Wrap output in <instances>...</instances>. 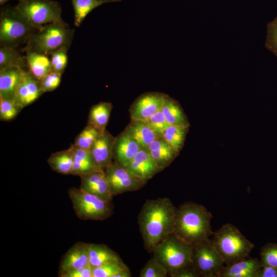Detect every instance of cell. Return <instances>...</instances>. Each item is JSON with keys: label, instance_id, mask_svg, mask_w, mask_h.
Returning <instances> with one entry per match:
<instances>
[{"label": "cell", "instance_id": "cell-1", "mask_svg": "<svg viewBox=\"0 0 277 277\" xmlns=\"http://www.w3.org/2000/svg\"><path fill=\"white\" fill-rule=\"evenodd\" d=\"M177 210L168 197L146 201L138 214L137 223L147 251L152 253L160 242L173 233Z\"/></svg>", "mask_w": 277, "mask_h": 277}, {"label": "cell", "instance_id": "cell-2", "mask_svg": "<svg viewBox=\"0 0 277 277\" xmlns=\"http://www.w3.org/2000/svg\"><path fill=\"white\" fill-rule=\"evenodd\" d=\"M211 213L202 205L187 202L177 208L173 234L193 246L212 235Z\"/></svg>", "mask_w": 277, "mask_h": 277}, {"label": "cell", "instance_id": "cell-3", "mask_svg": "<svg viewBox=\"0 0 277 277\" xmlns=\"http://www.w3.org/2000/svg\"><path fill=\"white\" fill-rule=\"evenodd\" d=\"M74 34V29H70L64 21L42 26L27 43L24 51L50 55L58 49L69 48Z\"/></svg>", "mask_w": 277, "mask_h": 277}, {"label": "cell", "instance_id": "cell-4", "mask_svg": "<svg viewBox=\"0 0 277 277\" xmlns=\"http://www.w3.org/2000/svg\"><path fill=\"white\" fill-rule=\"evenodd\" d=\"M212 241L224 264L229 265L247 258L254 245L231 224L214 232Z\"/></svg>", "mask_w": 277, "mask_h": 277}, {"label": "cell", "instance_id": "cell-5", "mask_svg": "<svg viewBox=\"0 0 277 277\" xmlns=\"http://www.w3.org/2000/svg\"><path fill=\"white\" fill-rule=\"evenodd\" d=\"M37 29L14 7L10 5L1 7V47L17 48L27 44Z\"/></svg>", "mask_w": 277, "mask_h": 277}, {"label": "cell", "instance_id": "cell-6", "mask_svg": "<svg viewBox=\"0 0 277 277\" xmlns=\"http://www.w3.org/2000/svg\"><path fill=\"white\" fill-rule=\"evenodd\" d=\"M152 253L167 270L168 275L192 264V246L173 233L160 242Z\"/></svg>", "mask_w": 277, "mask_h": 277}, {"label": "cell", "instance_id": "cell-7", "mask_svg": "<svg viewBox=\"0 0 277 277\" xmlns=\"http://www.w3.org/2000/svg\"><path fill=\"white\" fill-rule=\"evenodd\" d=\"M68 194L75 215L80 220L104 221L113 213L112 202L104 200L80 188H70Z\"/></svg>", "mask_w": 277, "mask_h": 277}, {"label": "cell", "instance_id": "cell-8", "mask_svg": "<svg viewBox=\"0 0 277 277\" xmlns=\"http://www.w3.org/2000/svg\"><path fill=\"white\" fill-rule=\"evenodd\" d=\"M35 27L63 21L60 4L52 0H18L14 6Z\"/></svg>", "mask_w": 277, "mask_h": 277}, {"label": "cell", "instance_id": "cell-9", "mask_svg": "<svg viewBox=\"0 0 277 277\" xmlns=\"http://www.w3.org/2000/svg\"><path fill=\"white\" fill-rule=\"evenodd\" d=\"M224 261L210 238L192 246L191 266L201 277H220Z\"/></svg>", "mask_w": 277, "mask_h": 277}, {"label": "cell", "instance_id": "cell-10", "mask_svg": "<svg viewBox=\"0 0 277 277\" xmlns=\"http://www.w3.org/2000/svg\"><path fill=\"white\" fill-rule=\"evenodd\" d=\"M106 177L113 195L138 190L146 183L124 167L114 162L104 169Z\"/></svg>", "mask_w": 277, "mask_h": 277}, {"label": "cell", "instance_id": "cell-11", "mask_svg": "<svg viewBox=\"0 0 277 277\" xmlns=\"http://www.w3.org/2000/svg\"><path fill=\"white\" fill-rule=\"evenodd\" d=\"M166 94L160 92H147L140 95L130 107V119L145 121L161 110Z\"/></svg>", "mask_w": 277, "mask_h": 277}, {"label": "cell", "instance_id": "cell-12", "mask_svg": "<svg viewBox=\"0 0 277 277\" xmlns=\"http://www.w3.org/2000/svg\"><path fill=\"white\" fill-rule=\"evenodd\" d=\"M80 188L100 198L112 202L114 197L105 176L104 170L98 169L82 175Z\"/></svg>", "mask_w": 277, "mask_h": 277}, {"label": "cell", "instance_id": "cell-13", "mask_svg": "<svg viewBox=\"0 0 277 277\" xmlns=\"http://www.w3.org/2000/svg\"><path fill=\"white\" fill-rule=\"evenodd\" d=\"M90 265L88 243L77 242L74 244L62 256L59 265L58 276L77 268Z\"/></svg>", "mask_w": 277, "mask_h": 277}, {"label": "cell", "instance_id": "cell-14", "mask_svg": "<svg viewBox=\"0 0 277 277\" xmlns=\"http://www.w3.org/2000/svg\"><path fill=\"white\" fill-rule=\"evenodd\" d=\"M43 93L39 81L26 70L13 95L14 100L23 108L34 102Z\"/></svg>", "mask_w": 277, "mask_h": 277}, {"label": "cell", "instance_id": "cell-15", "mask_svg": "<svg viewBox=\"0 0 277 277\" xmlns=\"http://www.w3.org/2000/svg\"><path fill=\"white\" fill-rule=\"evenodd\" d=\"M124 167L146 183L162 171L156 165L147 149L144 148H141Z\"/></svg>", "mask_w": 277, "mask_h": 277}, {"label": "cell", "instance_id": "cell-16", "mask_svg": "<svg viewBox=\"0 0 277 277\" xmlns=\"http://www.w3.org/2000/svg\"><path fill=\"white\" fill-rule=\"evenodd\" d=\"M115 137L106 129L98 135L89 151L96 165L105 169L113 162V147Z\"/></svg>", "mask_w": 277, "mask_h": 277}, {"label": "cell", "instance_id": "cell-17", "mask_svg": "<svg viewBox=\"0 0 277 277\" xmlns=\"http://www.w3.org/2000/svg\"><path fill=\"white\" fill-rule=\"evenodd\" d=\"M142 148L137 142L124 131L115 137L113 147V161L124 167Z\"/></svg>", "mask_w": 277, "mask_h": 277}, {"label": "cell", "instance_id": "cell-18", "mask_svg": "<svg viewBox=\"0 0 277 277\" xmlns=\"http://www.w3.org/2000/svg\"><path fill=\"white\" fill-rule=\"evenodd\" d=\"M147 150L156 165L162 170L168 167L179 155L163 137L155 138Z\"/></svg>", "mask_w": 277, "mask_h": 277}, {"label": "cell", "instance_id": "cell-19", "mask_svg": "<svg viewBox=\"0 0 277 277\" xmlns=\"http://www.w3.org/2000/svg\"><path fill=\"white\" fill-rule=\"evenodd\" d=\"M263 265L257 258H246L229 265H226L220 277H256Z\"/></svg>", "mask_w": 277, "mask_h": 277}, {"label": "cell", "instance_id": "cell-20", "mask_svg": "<svg viewBox=\"0 0 277 277\" xmlns=\"http://www.w3.org/2000/svg\"><path fill=\"white\" fill-rule=\"evenodd\" d=\"M26 70L13 66L0 70V97L13 98L14 92Z\"/></svg>", "mask_w": 277, "mask_h": 277}, {"label": "cell", "instance_id": "cell-21", "mask_svg": "<svg viewBox=\"0 0 277 277\" xmlns=\"http://www.w3.org/2000/svg\"><path fill=\"white\" fill-rule=\"evenodd\" d=\"M124 131L134 139L142 148L145 149H147L150 144L158 137L143 120H131Z\"/></svg>", "mask_w": 277, "mask_h": 277}, {"label": "cell", "instance_id": "cell-22", "mask_svg": "<svg viewBox=\"0 0 277 277\" xmlns=\"http://www.w3.org/2000/svg\"><path fill=\"white\" fill-rule=\"evenodd\" d=\"M70 148L73 155L70 174L81 176L95 170L103 169L96 165L89 150L78 148L72 145Z\"/></svg>", "mask_w": 277, "mask_h": 277}, {"label": "cell", "instance_id": "cell-23", "mask_svg": "<svg viewBox=\"0 0 277 277\" xmlns=\"http://www.w3.org/2000/svg\"><path fill=\"white\" fill-rule=\"evenodd\" d=\"M89 265L93 269L109 263L122 261V259L108 246L88 243Z\"/></svg>", "mask_w": 277, "mask_h": 277}, {"label": "cell", "instance_id": "cell-24", "mask_svg": "<svg viewBox=\"0 0 277 277\" xmlns=\"http://www.w3.org/2000/svg\"><path fill=\"white\" fill-rule=\"evenodd\" d=\"M161 110L170 125L190 127L188 118L180 104L167 94L165 96Z\"/></svg>", "mask_w": 277, "mask_h": 277}, {"label": "cell", "instance_id": "cell-25", "mask_svg": "<svg viewBox=\"0 0 277 277\" xmlns=\"http://www.w3.org/2000/svg\"><path fill=\"white\" fill-rule=\"evenodd\" d=\"M25 52L28 70L39 81L51 71L48 55L31 51Z\"/></svg>", "mask_w": 277, "mask_h": 277}, {"label": "cell", "instance_id": "cell-26", "mask_svg": "<svg viewBox=\"0 0 277 277\" xmlns=\"http://www.w3.org/2000/svg\"><path fill=\"white\" fill-rule=\"evenodd\" d=\"M112 109L110 102H101L92 106L89 111L88 124L101 132L105 130Z\"/></svg>", "mask_w": 277, "mask_h": 277}, {"label": "cell", "instance_id": "cell-27", "mask_svg": "<svg viewBox=\"0 0 277 277\" xmlns=\"http://www.w3.org/2000/svg\"><path fill=\"white\" fill-rule=\"evenodd\" d=\"M47 163L54 171L62 174H70L73 164L70 148L52 153L47 159Z\"/></svg>", "mask_w": 277, "mask_h": 277}, {"label": "cell", "instance_id": "cell-28", "mask_svg": "<svg viewBox=\"0 0 277 277\" xmlns=\"http://www.w3.org/2000/svg\"><path fill=\"white\" fill-rule=\"evenodd\" d=\"M122 0H71L74 12V25L79 27L87 15L95 8L106 3Z\"/></svg>", "mask_w": 277, "mask_h": 277}, {"label": "cell", "instance_id": "cell-29", "mask_svg": "<svg viewBox=\"0 0 277 277\" xmlns=\"http://www.w3.org/2000/svg\"><path fill=\"white\" fill-rule=\"evenodd\" d=\"M13 66L23 68L27 66L26 57L22 55L17 48L1 47L0 70Z\"/></svg>", "mask_w": 277, "mask_h": 277}, {"label": "cell", "instance_id": "cell-30", "mask_svg": "<svg viewBox=\"0 0 277 277\" xmlns=\"http://www.w3.org/2000/svg\"><path fill=\"white\" fill-rule=\"evenodd\" d=\"M189 127L169 125L163 137L179 153L182 149Z\"/></svg>", "mask_w": 277, "mask_h": 277}, {"label": "cell", "instance_id": "cell-31", "mask_svg": "<svg viewBox=\"0 0 277 277\" xmlns=\"http://www.w3.org/2000/svg\"><path fill=\"white\" fill-rule=\"evenodd\" d=\"M101 132V131L87 124L83 130L75 137L72 145L78 148L89 150Z\"/></svg>", "mask_w": 277, "mask_h": 277}, {"label": "cell", "instance_id": "cell-32", "mask_svg": "<svg viewBox=\"0 0 277 277\" xmlns=\"http://www.w3.org/2000/svg\"><path fill=\"white\" fill-rule=\"evenodd\" d=\"M129 268L122 260L93 269V277H117L122 271Z\"/></svg>", "mask_w": 277, "mask_h": 277}, {"label": "cell", "instance_id": "cell-33", "mask_svg": "<svg viewBox=\"0 0 277 277\" xmlns=\"http://www.w3.org/2000/svg\"><path fill=\"white\" fill-rule=\"evenodd\" d=\"M23 108L13 98L0 97V119L3 121H9L18 114Z\"/></svg>", "mask_w": 277, "mask_h": 277}, {"label": "cell", "instance_id": "cell-34", "mask_svg": "<svg viewBox=\"0 0 277 277\" xmlns=\"http://www.w3.org/2000/svg\"><path fill=\"white\" fill-rule=\"evenodd\" d=\"M168 273L166 268L153 256L141 270L140 277H167Z\"/></svg>", "mask_w": 277, "mask_h": 277}, {"label": "cell", "instance_id": "cell-35", "mask_svg": "<svg viewBox=\"0 0 277 277\" xmlns=\"http://www.w3.org/2000/svg\"><path fill=\"white\" fill-rule=\"evenodd\" d=\"M68 49L63 47L50 54L51 71L62 74L64 72L68 64L67 51Z\"/></svg>", "mask_w": 277, "mask_h": 277}, {"label": "cell", "instance_id": "cell-36", "mask_svg": "<svg viewBox=\"0 0 277 277\" xmlns=\"http://www.w3.org/2000/svg\"><path fill=\"white\" fill-rule=\"evenodd\" d=\"M260 256L263 266L277 268V243H268L263 246Z\"/></svg>", "mask_w": 277, "mask_h": 277}, {"label": "cell", "instance_id": "cell-37", "mask_svg": "<svg viewBox=\"0 0 277 277\" xmlns=\"http://www.w3.org/2000/svg\"><path fill=\"white\" fill-rule=\"evenodd\" d=\"M145 122L158 137H162L164 131L170 125L167 121L162 110L151 116Z\"/></svg>", "mask_w": 277, "mask_h": 277}, {"label": "cell", "instance_id": "cell-38", "mask_svg": "<svg viewBox=\"0 0 277 277\" xmlns=\"http://www.w3.org/2000/svg\"><path fill=\"white\" fill-rule=\"evenodd\" d=\"M265 46L277 57V16L267 25Z\"/></svg>", "mask_w": 277, "mask_h": 277}, {"label": "cell", "instance_id": "cell-39", "mask_svg": "<svg viewBox=\"0 0 277 277\" xmlns=\"http://www.w3.org/2000/svg\"><path fill=\"white\" fill-rule=\"evenodd\" d=\"M62 75L51 71L39 81L43 92H50L56 89L61 84Z\"/></svg>", "mask_w": 277, "mask_h": 277}, {"label": "cell", "instance_id": "cell-40", "mask_svg": "<svg viewBox=\"0 0 277 277\" xmlns=\"http://www.w3.org/2000/svg\"><path fill=\"white\" fill-rule=\"evenodd\" d=\"M62 277H93V268L90 265L81 267L65 274Z\"/></svg>", "mask_w": 277, "mask_h": 277}, {"label": "cell", "instance_id": "cell-41", "mask_svg": "<svg viewBox=\"0 0 277 277\" xmlns=\"http://www.w3.org/2000/svg\"><path fill=\"white\" fill-rule=\"evenodd\" d=\"M168 275L171 277H199L191 265L181 268Z\"/></svg>", "mask_w": 277, "mask_h": 277}, {"label": "cell", "instance_id": "cell-42", "mask_svg": "<svg viewBox=\"0 0 277 277\" xmlns=\"http://www.w3.org/2000/svg\"><path fill=\"white\" fill-rule=\"evenodd\" d=\"M256 277H277V268L269 266H263Z\"/></svg>", "mask_w": 277, "mask_h": 277}, {"label": "cell", "instance_id": "cell-43", "mask_svg": "<svg viewBox=\"0 0 277 277\" xmlns=\"http://www.w3.org/2000/svg\"><path fill=\"white\" fill-rule=\"evenodd\" d=\"M8 1H9V0H0V5L1 6H3L4 4H5Z\"/></svg>", "mask_w": 277, "mask_h": 277}]
</instances>
